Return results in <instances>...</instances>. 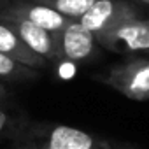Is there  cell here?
Masks as SVG:
<instances>
[{
	"mask_svg": "<svg viewBox=\"0 0 149 149\" xmlns=\"http://www.w3.org/2000/svg\"><path fill=\"white\" fill-rule=\"evenodd\" d=\"M16 142H32L40 149H112L111 140L95 137L84 130L68 125L33 121Z\"/></svg>",
	"mask_w": 149,
	"mask_h": 149,
	"instance_id": "6da1fadb",
	"label": "cell"
},
{
	"mask_svg": "<svg viewBox=\"0 0 149 149\" xmlns=\"http://www.w3.org/2000/svg\"><path fill=\"white\" fill-rule=\"evenodd\" d=\"M102 83L132 100H149V58L130 56L112 65Z\"/></svg>",
	"mask_w": 149,
	"mask_h": 149,
	"instance_id": "7a4b0ae2",
	"label": "cell"
},
{
	"mask_svg": "<svg viewBox=\"0 0 149 149\" xmlns=\"http://www.w3.org/2000/svg\"><path fill=\"white\" fill-rule=\"evenodd\" d=\"M97 44L123 56L149 53V18L140 16L118 23L97 37Z\"/></svg>",
	"mask_w": 149,
	"mask_h": 149,
	"instance_id": "3957f363",
	"label": "cell"
},
{
	"mask_svg": "<svg viewBox=\"0 0 149 149\" xmlns=\"http://www.w3.org/2000/svg\"><path fill=\"white\" fill-rule=\"evenodd\" d=\"M140 16H142L140 9L128 0H97L79 18V23L88 32H91L97 40V37H100L114 25Z\"/></svg>",
	"mask_w": 149,
	"mask_h": 149,
	"instance_id": "277c9868",
	"label": "cell"
},
{
	"mask_svg": "<svg viewBox=\"0 0 149 149\" xmlns=\"http://www.w3.org/2000/svg\"><path fill=\"white\" fill-rule=\"evenodd\" d=\"M60 61L84 63L97 56L98 44L91 32H88L79 19H70V23L56 35Z\"/></svg>",
	"mask_w": 149,
	"mask_h": 149,
	"instance_id": "5b68a950",
	"label": "cell"
},
{
	"mask_svg": "<svg viewBox=\"0 0 149 149\" xmlns=\"http://www.w3.org/2000/svg\"><path fill=\"white\" fill-rule=\"evenodd\" d=\"M0 18H21L54 35H58L70 23V19L65 18L63 14L46 6L30 2V0H9V2H6L0 7Z\"/></svg>",
	"mask_w": 149,
	"mask_h": 149,
	"instance_id": "8992f818",
	"label": "cell"
},
{
	"mask_svg": "<svg viewBox=\"0 0 149 149\" xmlns=\"http://www.w3.org/2000/svg\"><path fill=\"white\" fill-rule=\"evenodd\" d=\"M2 21H6L11 28L16 30V33L23 39V42L39 56L46 58L49 63H58L60 56H58V44H56V35L26 21L21 18H0Z\"/></svg>",
	"mask_w": 149,
	"mask_h": 149,
	"instance_id": "52a82bcc",
	"label": "cell"
},
{
	"mask_svg": "<svg viewBox=\"0 0 149 149\" xmlns=\"http://www.w3.org/2000/svg\"><path fill=\"white\" fill-rule=\"evenodd\" d=\"M0 53H4L7 56H11L13 60L35 68V70H44L49 67V61L42 56H39L37 53H33L25 42L23 39L16 33L14 28H11L6 21L0 19Z\"/></svg>",
	"mask_w": 149,
	"mask_h": 149,
	"instance_id": "ba28073f",
	"label": "cell"
},
{
	"mask_svg": "<svg viewBox=\"0 0 149 149\" xmlns=\"http://www.w3.org/2000/svg\"><path fill=\"white\" fill-rule=\"evenodd\" d=\"M32 119L25 111L13 109L11 104L0 105V142L9 140L16 142L21 139L25 130L30 126Z\"/></svg>",
	"mask_w": 149,
	"mask_h": 149,
	"instance_id": "9c48e42d",
	"label": "cell"
},
{
	"mask_svg": "<svg viewBox=\"0 0 149 149\" xmlns=\"http://www.w3.org/2000/svg\"><path fill=\"white\" fill-rule=\"evenodd\" d=\"M39 79V70L30 68L11 56L0 53V83H30Z\"/></svg>",
	"mask_w": 149,
	"mask_h": 149,
	"instance_id": "30bf717a",
	"label": "cell"
},
{
	"mask_svg": "<svg viewBox=\"0 0 149 149\" xmlns=\"http://www.w3.org/2000/svg\"><path fill=\"white\" fill-rule=\"evenodd\" d=\"M30 2L46 6L68 19H79L97 0H30Z\"/></svg>",
	"mask_w": 149,
	"mask_h": 149,
	"instance_id": "8fae6325",
	"label": "cell"
},
{
	"mask_svg": "<svg viewBox=\"0 0 149 149\" xmlns=\"http://www.w3.org/2000/svg\"><path fill=\"white\" fill-rule=\"evenodd\" d=\"M6 104H13V93L0 83V105H6Z\"/></svg>",
	"mask_w": 149,
	"mask_h": 149,
	"instance_id": "7c38bea8",
	"label": "cell"
},
{
	"mask_svg": "<svg viewBox=\"0 0 149 149\" xmlns=\"http://www.w3.org/2000/svg\"><path fill=\"white\" fill-rule=\"evenodd\" d=\"M9 149H40V147H37L32 142H11Z\"/></svg>",
	"mask_w": 149,
	"mask_h": 149,
	"instance_id": "4fadbf2b",
	"label": "cell"
},
{
	"mask_svg": "<svg viewBox=\"0 0 149 149\" xmlns=\"http://www.w3.org/2000/svg\"><path fill=\"white\" fill-rule=\"evenodd\" d=\"M111 146H112V149H137V147H133L130 144H123V142H111Z\"/></svg>",
	"mask_w": 149,
	"mask_h": 149,
	"instance_id": "5bb4252c",
	"label": "cell"
},
{
	"mask_svg": "<svg viewBox=\"0 0 149 149\" xmlns=\"http://www.w3.org/2000/svg\"><path fill=\"white\" fill-rule=\"evenodd\" d=\"M128 2H132L135 6H147L149 7V0H128Z\"/></svg>",
	"mask_w": 149,
	"mask_h": 149,
	"instance_id": "9a60e30c",
	"label": "cell"
},
{
	"mask_svg": "<svg viewBox=\"0 0 149 149\" xmlns=\"http://www.w3.org/2000/svg\"><path fill=\"white\" fill-rule=\"evenodd\" d=\"M6 2H9V0H0V7H2V6H4Z\"/></svg>",
	"mask_w": 149,
	"mask_h": 149,
	"instance_id": "2e32d148",
	"label": "cell"
}]
</instances>
